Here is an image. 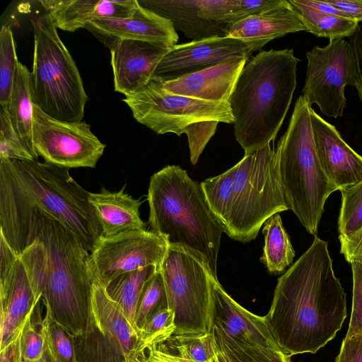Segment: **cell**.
<instances>
[{
    "instance_id": "6da1fadb",
    "label": "cell",
    "mask_w": 362,
    "mask_h": 362,
    "mask_svg": "<svg viewBox=\"0 0 362 362\" xmlns=\"http://www.w3.org/2000/svg\"><path fill=\"white\" fill-rule=\"evenodd\" d=\"M346 316V293L328 243L315 235L278 279L265 320L281 351L292 356L317 353L335 337Z\"/></svg>"
},
{
    "instance_id": "7a4b0ae2",
    "label": "cell",
    "mask_w": 362,
    "mask_h": 362,
    "mask_svg": "<svg viewBox=\"0 0 362 362\" xmlns=\"http://www.w3.org/2000/svg\"><path fill=\"white\" fill-rule=\"evenodd\" d=\"M89 194L69 168L37 160L1 159L0 234L21 255L28 247L32 214L38 210L61 222L90 252L102 228Z\"/></svg>"
},
{
    "instance_id": "3957f363",
    "label": "cell",
    "mask_w": 362,
    "mask_h": 362,
    "mask_svg": "<svg viewBox=\"0 0 362 362\" xmlns=\"http://www.w3.org/2000/svg\"><path fill=\"white\" fill-rule=\"evenodd\" d=\"M37 302L74 337L95 328L91 306L93 278L90 252L61 222L36 210L28 247L19 255Z\"/></svg>"
},
{
    "instance_id": "277c9868",
    "label": "cell",
    "mask_w": 362,
    "mask_h": 362,
    "mask_svg": "<svg viewBox=\"0 0 362 362\" xmlns=\"http://www.w3.org/2000/svg\"><path fill=\"white\" fill-rule=\"evenodd\" d=\"M201 185L223 232L239 242L255 240L269 218L289 209L269 144L245 153L236 165Z\"/></svg>"
},
{
    "instance_id": "5b68a950",
    "label": "cell",
    "mask_w": 362,
    "mask_h": 362,
    "mask_svg": "<svg viewBox=\"0 0 362 362\" xmlns=\"http://www.w3.org/2000/svg\"><path fill=\"white\" fill-rule=\"evenodd\" d=\"M299 61L292 49L259 51L247 60L228 102L245 153L275 139L296 88Z\"/></svg>"
},
{
    "instance_id": "8992f818",
    "label": "cell",
    "mask_w": 362,
    "mask_h": 362,
    "mask_svg": "<svg viewBox=\"0 0 362 362\" xmlns=\"http://www.w3.org/2000/svg\"><path fill=\"white\" fill-rule=\"evenodd\" d=\"M147 200L151 230L168 245L182 247L203 259L217 278V259L223 232L201 184L175 165L150 179Z\"/></svg>"
},
{
    "instance_id": "52a82bcc",
    "label": "cell",
    "mask_w": 362,
    "mask_h": 362,
    "mask_svg": "<svg viewBox=\"0 0 362 362\" xmlns=\"http://www.w3.org/2000/svg\"><path fill=\"white\" fill-rule=\"evenodd\" d=\"M312 106L297 99L286 132L275 151L286 202L300 223L316 235L329 195L338 188L326 176L315 147Z\"/></svg>"
},
{
    "instance_id": "ba28073f",
    "label": "cell",
    "mask_w": 362,
    "mask_h": 362,
    "mask_svg": "<svg viewBox=\"0 0 362 362\" xmlns=\"http://www.w3.org/2000/svg\"><path fill=\"white\" fill-rule=\"evenodd\" d=\"M34 34L33 101L49 116L81 122L88 96L76 63L46 13L32 20Z\"/></svg>"
},
{
    "instance_id": "9c48e42d",
    "label": "cell",
    "mask_w": 362,
    "mask_h": 362,
    "mask_svg": "<svg viewBox=\"0 0 362 362\" xmlns=\"http://www.w3.org/2000/svg\"><path fill=\"white\" fill-rule=\"evenodd\" d=\"M134 118L158 134H186L188 145H195L211 133V122L233 124L228 103L203 100L170 93L163 80L152 78L144 86L122 100Z\"/></svg>"
},
{
    "instance_id": "30bf717a",
    "label": "cell",
    "mask_w": 362,
    "mask_h": 362,
    "mask_svg": "<svg viewBox=\"0 0 362 362\" xmlns=\"http://www.w3.org/2000/svg\"><path fill=\"white\" fill-rule=\"evenodd\" d=\"M159 268L168 308L175 313L173 335L211 333L214 326L212 284L216 279L205 262L182 247L168 245Z\"/></svg>"
},
{
    "instance_id": "8fae6325",
    "label": "cell",
    "mask_w": 362,
    "mask_h": 362,
    "mask_svg": "<svg viewBox=\"0 0 362 362\" xmlns=\"http://www.w3.org/2000/svg\"><path fill=\"white\" fill-rule=\"evenodd\" d=\"M307 69L302 95L328 117H342L346 106L345 88L356 83L353 47L344 38L329 40L307 52Z\"/></svg>"
},
{
    "instance_id": "7c38bea8",
    "label": "cell",
    "mask_w": 362,
    "mask_h": 362,
    "mask_svg": "<svg viewBox=\"0 0 362 362\" xmlns=\"http://www.w3.org/2000/svg\"><path fill=\"white\" fill-rule=\"evenodd\" d=\"M33 140L45 162L66 168H95L105 145L86 122H66L33 105Z\"/></svg>"
},
{
    "instance_id": "4fadbf2b",
    "label": "cell",
    "mask_w": 362,
    "mask_h": 362,
    "mask_svg": "<svg viewBox=\"0 0 362 362\" xmlns=\"http://www.w3.org/2000/svg\"><path fill=\"white\" fill-rule=\"evenodd\" d=\"M167 248L165 240L151 230H133L101 236L90 252L93 281L106 288L120 274L150 266L159 267Z\"/></svg>"
},
{
    "instance_id": "5bb4252c",
    "label": "cell",
    "mask_w": 362,
    "mask_h": 362,
    "mask_svg": "<svg viewBox=\"0 0 362 362\" xmlns=\"http://www.w3.org/2000/svg\"><path fill=\"white\" fill-rule=\"evenodd\" d=\"M262 47L254 42L226 36L176 45L160 61L152 78L165 81L221 63L240 59L248 60L254 52Z\"/></svg>"
},
{
    "instance_id": "9a60e30c",
    "label": "cell",
    "mask_w": 362,
    "mask_h": 362,
    "mask_svg": "<svg viewBox=\"0 0 362 362\" xmlns=\"http://www.w3.org/2000/svg\"><path fill=\"white\" fill-rule=\"evenodd\" d=\"M314 144L320 165L338 190L362 180V156L341 137L336 127L310 110Z\"/></svg>"
},
{
    "instance_id": "2e32d148",
    "label": "cell",
    "mask_w": 362,
    "mask_h": 362,
    "mask_svg": "<svg viewBox=\"0 0 362 362\" xmlns=\"http://www.w3.org/2000/svg\"><path fill=\"white\" fill-rule=\"evenodd\" d=\"M115 90L125 96L136 93L152 78L153 71L170 47L136 40H119L108 47Z\"/></svg>"
},
{
    "instance_id": "e0dca14e",
    "label": "cell",
    "mask_w": 362,
    "mask_h": 362,
    "mask_svg": "<svg viewBox=\"0 0 362 362\" xmlns=\"http://www.w3.org/2000/svg\"><path fill=\"white\" fill-rule=\"evenodd\" d=\"M106 47L119 40H136L159 44L168 47L177 45L179 36L172 22L141 6L127 18L99 19L85 28Z\"/></svg>"
},
{
    "instance_id": "ac0fdd59",
    "label": "cell",
    "mask_w": 362,
    "mask_h": 362,
    "mask_svg": "<svg viewBox=\"0 0 362 362\" xmlns=\"http://www.w3.org/2000/svg\"><path fill=\"white\" fill-rule=\"evenodd\" d=\"M214 325L237 344L281 351L264 316L248 311L228 294L217 279L213 284Z\"/></svg>"
},
{
    "instance_id": "d6986e66",
    "label": "cell",
    "mask_w": 362,
    "mask_h": 362,
    "mask_svg": "<svg viewBox=\"0 0 362 362\" xmlns=\"http://www.w3.org/2000/svg\"><path fill=\"white\" fill-rule=\"evenodd\" d=\"M38 303L18 255L12 265L0 269V351L16 337Z\"/></svg>"
},
{
    "instance_id": "ffe728a7",
    "label": "cell",
    "mask_w": 362,
    "mask_h": 362,
    "mask_svg": "<svg viewBox=\"0 0 362 362\" xmlns=\"http://www.w3.org/2000/svg\"><path fill=\"white\" fill-rule=\"evenodd\" d=\"M91 306L95 328L125 362H141L139 332L106 288L93 282Z\"/></svg>"
},
{
    "instance_id": "44dd1931",
    "label": "cell",
    "mask_w": 362,
    "mask_h": 362,
    "mask_svg": "<svg viewBox=\"0 0 362 362\" xmlns=\"http://www.w3.org/2000/svg\"><path fill=\"white\" fill-rule=\"evenodd\" d=\"M247 60L221 63L169 81H163L168 92L211 102L228 103Z\"/></svg>"
},
{
    "instance_id": "7402d4cb",
    "label": "cell",
    "mask_w": 362,
    "mask_h": 362,
    "mask_svg": "<svg viewBox=\"0 0 362 362\" xmlns=\"http://www.w3.org/2000/svg\"><path fill=\"white\" fill-rule=\"evenodd\" d=\"M57 28L74 32L99 19L132 16L137 0H43L40 1Z\"/></svg>"
},
{
    "instance_id": "603a6c76",
    "label": "cell",
    "mask_w": 362,
    "mask_h": 362,
    "mask_svg": "<svg viewBox=\"0 0 362 362\" xmlns=\"http://www.w3.org/2000/svg\"><path fill=\"white\" fill-rule=\"evenodd\" d=\"M223 30L226 37L254 42L263 47L275 38L305 30V28L288 0H281L271 8L225 25Z\"/></svg>"
},
{
    "instance_id": "cb8c5ba5",
    "label": "cell",
    "mask_w": 362,
    "mask_h": 362,
    "mask_svg": "<svg viewBox=\"0 0 362 362\" xmlns=\"http://www.w3.org/2000/svg\"><path fill=\"white\" fill-rule=\"evenodd\" d=\"M124 188L125 185L118 192H111L102 187L99 192L89 194V202L100 223L103 237L146 230L139 214L142 202L126 193Z\"/></svg>"
},
{
    "instance_id": "d4e9b609",
    "label": "cell",
    "mask_w": 362,
    "mask_h": 362,
    "mask_svg": "<svg viewBox=\"0 0 362 362\" xmlns=\"http://www.w3.org/2000/svg\"><path fill=\"white\" fill-rule=\"evenodd\" d=\"M138 3L170 20L175 30L193 40L224 37V26L199 15L202 0H140Z\"/></svg>"
},
{
    "instance_id": "484cf974",
    "label": "cell",
    "mask_w": 362,
    "mask_h": 362,
    "mask_svg": "<svg viewBox=\"0 0 362 362\" xmlns=\"http://www.w3.org/2000/svg\"><path fill=\"white\" fill-rule=\"evenodd\" d=\"M33 97L30 71L18 62L7 108L12 124L33 158L38 155L33 140Z\"/></svg>"
},
{
    "instance_id": "4316f807",
    "label": "cell",
    "mask_w": 362,
    "mask_h": 362,
    "mask_svg": "<svg viewBox=\"0 0 362 362\" xmlns=\"http://www.w3.org/2000/svg\"><path fill=\"white\" fill-rule=\"evenodd\" d=\"M264 246L260 261L269 272L282 273L293 261L295 251L284 228L279 213L264 223Z\"/></svg>"
},
{
    "instance_id": "83f0119b",
    "label": "cell",
    "mask_w": 362,
    "mask_h": 362,
    "mask_svg": "<svg viewBox=\"0 0 362 362\" xmlns=\"http://www.w3.org/2000/svg\"><path fill=\"white\" fill-rule=\"evenodd\" d=\"M305 31L317 37L336 40L350 37L356 31L358 23L350 18L322 13L304 5L300 0H288Z\"/></svg>"
},
{
    "instance_id": "f1b7e54d",
    "label": "cell",
    "mask_w": 362,
    "mask_h": 362,
    "mask_svg": "<svg viewBox=\"0 0 362 362\" xmlns=\"http://www.w3.org/2000/svg\"><path fill=\"white\" fill-rule=\"evenodd\" d=\"M158 268L150 266L120 274L105 288L138 332L135 320L139 300L146 282Z\"/></svg>"
},
{
    "instance_id": "f546056e",
    "label": "cell",
    "mask_w": 362,
    "mask_h": 362,
    "mask_svg": "<svg viewBox=\"0 0 362 362\" xmlns=\"http://www.w3.org/2000/svg\"><path fill=\"white\" fill-rule=\"evenodd\" d=\"M212 333L216 343L231 362H291V356L282 351L241 346L215 325Z\"/></svg>"
},
{
    "instance_id": "4dcf8cb0",
    "label": "cell",
    "mask_w": 362,
    "mask_h": 362,
    "mask_svg": "<svg viewBox=\"0 0 362 362\" xmlns=\"http://www.w3.org/2000/svg\"><path fill=\"white\" fill-rule=\"evenodd\" d=\"M40 331L45 340L47 362H78L74 337L46 313Z\"/></svg>"
},
{
    "instance_id": "1f68e13d",
    "label": "cell",
    "mask_w": 362,
    "mask_h": 362,
    "mask_svg": "<svg viewBox=\"0 0 362 362\" xmlns=\"http://www.w3.org/2000/svg\"><path fill=\"white\" fill-rule=\"evenodd\" d=\"M18 60L13 33L6 25L0 31V105L7 108Z\"/></svg>"
},
{
    "instance_id": "d6a6232c",
    "label": "cell",
    "mask_w": 362,
    "mask_h": 362,
    "mask_svg": "<svg viewBox=\"0 0 362 362\" xmlns=\"http://www.w3.org/2000/svg\"><path fill=\"white\" fill-rule=\"evenodd\" d=\"M165 308H168V297L163 277L158 267L146 282L139 300L135 320L139 332L156 312Z\"/></svg>"
},
{
    "instance_id": "836d02e7",
    "label": "cell",
    "mask_w": 362,
    "mask_h": 362,
    "mask_svg": "<svg viewBox=\"0 0 362 362\" xmlns=\"http://www.w3.org/2000/svg\"><path fill=\"white\" fill-rule=\"evenodd\" d=\"M175 313L169 308L156 312L139 329V349L141 354L153 345L161 344L170 338L175 330Z\"/></svg>"
},
{
    "instance_id": "e575fe53",
    "label": "cell",
    "mask_w": 362,
    "mask_h": 362,
    "mask_svg": "<svg viewBox=\"0 0 362 362\" xmlns=\"http://www.w3.org/2000/svg\"><path fill=\"white\" fill-rule=\"evenodd\" d=\"M175 353L192 362H215V345L212 331L197 336L173 335L167 340Z\"/></svg>"
},
{
    "instance_id": "d590c367",
    "label": "cell",
    "mask_w": 362,
    "mask_h": 362,
    "mask_svg": "<svg viewBox=\"0 0 362 362\" xmlns=\"http://www.w3.org/2000/svg\"><path fill=\"white\" fill-rule=\"evenodd\" d=\"M340 192L338 231L339 235L347 236L362 227V180Z\"/></svg>"
},
{
    "instance_id": "8d00e7d4",
    "label": "cell",
    "mask_w": 362,
    "mask_h": 362,
    "mask_svg": "<svg viewBox=\"0 0 362 362\" xmlns=\"http://www.w3.org/2000/svg\"><path fill=\"white\" fill-rule=\"evenodd\" d=\"M36 160L23 144L7 110L0 107V160Z\"/></svg>"
},
{
    "instance_id": "74e56055",
    "label": "cell",
    "mask_w": 362,
    "mask_h": 362,
    "mask_svg": "<svg viewBox=\"0 0 362 362\" xmlns=\"http://www.w3.org/2000/svg\"><path fill=\"white\" fill-rule=\"evenodd\" d=\"M30 314L21 329V350L23 362H47L45 340L41 331L38 332L31 322Z\"/></svg>"
},
{
    "instance_id": "f35d334b",
    "label": "cell",
    "mask_w": 362,
    "mask_h": 362,
    "mask_svg": "<svg viewBox=\"0 0 362 362\" xmlns=\"http://www.w3.org/2000/svg\"><path fill=\"white\" fill-rule=\"evenodd\" d=\"M281 0H232L224 25L235 23L255 14L271 8Z\"/></svg>"
},
{
    "instance_id": "ab89813d",
    "label": "cell",
    "mask_w": 362,
    "mask_h": 362,
    "mask_svg": "<svg viewBox=\"0 0 362 362\" xmlns=\"http://www.w3.org/2000/svg\"><path fill=\"white\" fill-rule=\"evenodd\" d=\"M353 298L351 318L346 337L362 332V264L351 263Z\"/></svg>"
},
{
    "instance_id": "60d3db41",
    "label": "cell",
    "mask_w": 362,
    "mask_h": 362,
    "mask_svg": "<svg viewBox=\"0 0 362 362\" xmlns=\"http://www.w3.org/2000/svg\"><path fill=\"white\" fill-rule=\"evenodd\" d=\"M340 252L350 264H362V227L349 235H339Z\"/></svg>"
},
{
    "instance_id": "b9f144b4",
    "label": "cell",
    "mask_w": 362,
    "mask_h": 362,
    "mask_svg": "<svg viewBox=\"0 0 362 362\" xmlns=\"http://www.w3.org/2000/svg\"><path fill=\"white\" fill-rule=\"evenodd\" d=\"M335 362H362V332L345 337Z\"/></svg>"
},
{
    "instance_id": "7bdbcfd3",
    "label": "cell",
    "mask_w": 362,
    "mask_h": 362,
    "mask_svg": "<svg viewBox=\"0 0 362 362\" xmlns=\"http://www.w3.org/2000/svg\"><path fill=\"white\" fill-rule=\"evenodd\" d=\"M141 362H192L167 350L163 344L149 346L141 358Z\"/></svg>"
},
{
    "instance_id": "ee69618b",
    "label": "cell",
    "mask_w": 362,
    "mask_h": 362,
    "mask_svg": "<svg viewBox=\"0 0 362 362\" xmlns=\"http://www.w3.org/2000/svg\"><path fill=\"white\" fill-rule=\"evenodd\" d=\"M349 39L356 62V83L354 87L362 102V27L358 25L355 33Z\"/></svg>"
},
{
    "instance_id": "f6af8a7d",
    "label": "cell",
    "mask_w": 362,
    "mask_h": 362,
    "mask_svg": "<svg viewBox=\"0 0 362 362\" xmlns=\"http://www.w3.org/2000/svg\"><path fill=\"white\" fill-rule=\"evenodd\" d=\"M350 18L362 22V0H327Z\"/></svg>"
},
{
    "instance_id": "bcb514c9",
    "label": "cell",
    "mask_w": 362,
    "mask_h": 362,
    "mask_svg": "<svg viewBox=\"0 0 362 362\" xmlns=\"http://www.w3.org/2000/svg\"><path fill=\"white\" fill-rule=\"evenodd\" d=\"M21 330L16 337L0 351V362H23L21 350Z\"/></svg>"
},
{
    "instance_id": "7dc6e473",
    "label": "cell",
    "mask_w": 362,
    "mask_h": 362,
    "mask_svg": "<svg viewBox=\"0 0 362 362\" xmlns=\"http://www.w3.org/2000/svg\"><path fill=\"white\" fill-rule=\"evenodd\" d=\"M300 2L324 13L349 18L344 12L331 5L327 1L300 0Z\"/></svg>"
},
{
    "instance_id": "c3c4849f",
    "label": "cell",
    "mask_w": 362,
    "mask_h": 362,
    "mask_svg": "<svg viewBox=\"0 0 362 362\" xmlns=\"http://www.w3.org/2000/svg\"><path fill=\"white\" fill-rule=\"evenodd\" d=\"M215 362H231L227 355L219 348L214 340Z\"/></svg>"
}]
</instances>
